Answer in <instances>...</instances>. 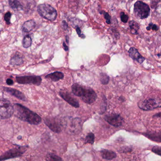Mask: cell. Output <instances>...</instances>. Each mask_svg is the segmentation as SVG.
I'll list each match as a JSON object with an SVG mask.
<instances>
[{"mask_svg": "<svg viewBox=\"0 0 161 161\" xmlns=\"http://www.w3.org/2000/svg\"><path fill=\"white\" fill-rule=\"evenodd\" d=\"M27 148L26 147H20L13 148L4 153L0 156V161H4L12 158L19 157L26 151Z\"/></svg>", "mask_w": 161, "mask_h": 161, "instance_id": "cell-6", "label": "cell"}, {"mask_svg": "<svg viewBox=\"0 0 161 161\" xmlns=\"http://www.w3.org/2000/svg\"><path fill=\"white\" fill-rule=\"evenodd\" d=\"M138 106L144 110H151L161 107V99L159 98L145 100L141 103H138Z\"/></svg>", "mask_w": 161, "mask_h": 161, "instance_id": "cell-7", "label": "cell"}, {"mask_svg": "<svg viewBox=\"0 0 161 161\" xmlns=\"http://www.w3.org/2000/svg\"><path fill=\"white\" fill-rule=\"evenodd\" d=\"M150 138L158 141H161V132L157 133L151 134L149 135Z\"/></svg>", "mask_w": 161, "mask_h": 161, "instance_id": "cell-26", "label": "cell"}, {"mask_svg": "<svg viewBox=\"0 0 161 161\" xmlns=\"http://www.w3.org/2000/svg\"><path fill=\"white\" fill-rule=\"evenodd\" d=\"M14 114L13 106L7 100H0V119H6Z\"/></svg>", "mask_w": 161, "mask_h": 161, "instance_id": "cell-4", "label": "cell"}, {"mask_svg": "<svg viewBox=\"0 0 161 161\" xmlns=\"http://www.w3.org/2000/svg\"><path fill=\"white\" fill-rule=\"evenodd\" d=\"M134 13L138 18L143 19L148 18L150 14V9L148 4L138 1L134 5Z\"/></svg>", "mask_w": 161, "mask_h": 161, "instance_id": "cell-3", "label": "cell"}, {"mask_svg": "<svg viewBox=\"0 0 161 161\" xmlns=\"http://www.w3.org/2000/svg\"><path fill=\"white\" fill-rule=\"evenodd\" d=\"M64 77V75L63 73L57 71V72H55L47 75L45 76V78L49 79L52 81L56 82L62 79Z\"/></svg>", "mask_w": 161, "mask_h": 161, "instance_id": "cell-16", "label": "cell"}, {"mask_svg": "<svg viewBox=\"0 0 161 161\" xmlns=\"http://www.w3.org/2000/svg\"><path fill=\"white\" fill-rule=\"evenodd\" d=\"M44 122L46 125L53 132L60 133L62 131V122L58 119L49 117L45 118Z\"/></svg>", "mask_w": 161, "mask_h": 161, "instance_id": "cell-8", "label": "cell"}, {"mask_svg": "<svg viewBox=\"0 0 161 161\" xmlns=\"http://www.w3.org/2000/svg\"><path fill=\"white\" fill-rule=\"evenodd\" d=\"M24 62L23 58L20 54H16L11 58L10 64L12 65H20Z\"/></svg>", "mask_w": 161, "mask_h": 161, "instance_id": "cell-18", "label": "cell"}, {"mask_svg": "<svg viewBox=\"0 0 161 161\" xmlns=\"http://www.w3.org/2000/svg\"><path fill=\"white\" fill-rule=\"evenodd\" d=\"M59 94L61 97L63 98L65 101L69 104L70 105L75 107V108L79 107L80 105L78 101L72 97L71 95L67 91H61Z\"/></svg>", "mask_w": 161, "mask_h": 161, "instance_id": "cell-11", "label": "cell"}, {"mask_svg": "<svg viewBox=\"0 0 161 161\" xmlns=\"http://www.w3.org/2000/svg\"><path fill=\"white\" fill-rule=\"evenodd\" d=\"M70 129L71 131H73V132L80 129V120L78 118L72 119L70 120Z\"/></svg>", "mask_w": 161, "mask_h": 161, "instance_id": "cell-17", "label": "cell"}, {"mask_svg": "<svg viewBox=\"0 0 161 161\" xmlns=\"http://www.w3.org/2000/svg\"><path fill=\"white\" fill-rule=\"evenodd\" d=\"M152 151L154 153L161 156V147H154L152 148Z\"/></svg>", "mask_w": 161, "mask_h": 161, "instance_id": "cell-31", "label": "cell"}, {"mask_svg": "<svg viewBox=\"0 0 161 161\" xmlns=\"http://www.w3.org/2000/svg\"><path fill=\"white\" fill-rule=\"evenodd\" d=\"M62 26L63 28L64 29L66 30L67 29V28H68V25H67V23H66V21H62Z\"/></svg>", "mask_w": 161, "mask_h": 161, "instance_id": "cell-34", "label": "cell"}, {"mask_svg": "<svg viewBox=\"0 0 161 161\" xmlns=\"http://www.w3.org/2000/svg\"><path fill=\"white\" fill-rule=\"evenodd\" d=\"M100 80L102 85H106L108 84L109 81V77L106 74L101 73L100 75Z\"/></svg>", "mask_w": 161, "mask_h": 161, "instance_id": "cell-23", "label": "cell"}, {"mask_svg": "<svg viewBox=\"0 0 161 161\" xmlns=\"http://www.w3.org/2000/svg\"><path fill=\"white\" fill-rule=\"evenodd\" d=\"M101 155L103 159L110 160L116 158L117 154L113 151L107 149H102L101 151Z\"/></svg>", "mask_w": 161, "mask_h": 161, "instance_id": "cell-15", "label": "cell"}, {"mask_svg": "<svg viewBox=\"0 0 161 161\" xmlns=\"http://www.w3.org/2000/svg\"><path fill=\"white\" fill-rule=\"evenodd\" d=\"M63 46L64 49L65 50V51H67V50H68V49H69L68 47L66 45V44H65V42H63Z\"/></svg>", "mask_w": 161, "mask_h": 161, "instance_id": "cell-35", "label": "cell"}, {"mask_svg": "<svg viewBox=\"0 0 161 161\" xmlns=\"http://www.w3.org/2000/svg\"><path fill=\"white\" fill-rule=\"evenodd\" d=\"M32 39L29 35H26L22 41V45L23 47L28 48L31 46Z\"/></svg>", "mask_w": 161, "mask_h": 161, "instance_id": "cell-22", "label": "cell"}, {"mask_svg": "<svg viewBox=\"0 0 161 161\" xmlns=\"http://www.w3.org/2000/svg\"><path fill=\"white\" fill-rule=\"evenodd\" d=\"M101 13L103 14L106 20V23L107 24H111V17L109 15V14L107 13H106L104 11H102V13Z\"/></svg>", "mask_w": 161, "mask_h": 161, "instance_id": "cell-29", "label": "cell"}, {"mask_svg": "<svg viewBox=\"0 0 161 161\" xmlns=\"http://www.w3.org/2000/svg\"><path fill=\"white\" fill-rule=\"evenodd\" d=\"M17 82L22 85H34L40 86L42 83V79L41 77L35 75H25L17 76L16 77Z\"/></svg>", "mask_w": 161, "mask_h": 161, "instance_id": "cell-5", "label": "cell"}, {"mask_svg": "<svg viewBox=\"0 0 161 161\" xmlns=\"http://www.w3.org/2000/svg\"><path fill=\"white\" fill-rule=\"evenodd\" d=\"M37 12L41 16L49 21H54L57 18V11L49 4L44 3L38 5Z\"/></svg>", "mask_w": 161, "mask_h": 161, "instance_id": "cell-2", "label": "cell"}, {"mask_svg": "<svg viewBox=\"0 0 161 161\" xmlns=\"http://www.w3.org/2000/svg\"><path fill=\"white\" fill-rule=\"evenodd\" d=\"M147 30L149 31L151 29L153 31H158V29H159V27L158 26H157V25H155V24H153V23H150L149 24L148 26V27H147L146 28Z\"/></svg>", "mask_w": 161, "mask_h": 161, "instance_id": "cell-28", "label": "cell"}, {"mask_svg": "<svg viewBox=\"0 0 161 161\" xmlns=\"http://www.w3.org/2000/svg\"><path fill=\"white\" fill-rule=\"evenodd\" d=\"M3 89L5 91L9 93V94L14 96L16 98L19 99V100L24 101H27V98L25 97V95L18 90L8 87H4Z\"/></svg>", "mask_w": 161, "mask_h": 161, "instance_id": "cell-13", "label": "cell"}, {"mask_svg": "<svg viewBox=\"0 0 161 161\" xmlns=\"http://www.w3.org/2000/svg\"><path fill=\"white\" fill-rule=\"evenodd\" d=\"M36 23L33 19L26 21L22 25V30L23 32L29 33L34 29Z\"/></svg>", "mask_w": 161, "mask_h": 161, "instance_id": "cell-14", "label": "cell"}, {"mask_svg": "<svg viewBox=\"0 0 161 161\" xmlns=\"http://www.w3.org/2000/svg\"><path fill=\"white\" fill-rule=\"evenodd\" d=\"M65 38H66V42H67V43H68V36H66V37H65Z\"/></svg>", "mask_w": 161, "mask_h": 161, "instance_id": "cell-36", "label": "cell"}, {"mask_svg": "<svg viewBox=\"0 0 161 161\" xmlns=\"http://www.w3.org/2000/svg\"><path fill=\"white\" fill-rule=\"evenodd\" d=\"M76 31L78 35H79V37L82 38H85V35L81 34V31H80V29L79 27H77L76 29Z\"/></svg>", "mask_w": 161, "mask_h": 161, "instance_id": "cell-32", "label": "cell"}, {"mask_svg": "<svg viewBox=\"0 0 161 161\" xmlns=\"http://www.w3.org/2000/svg\"><path fill=\"white\" fill-rule=\"evenodd\" d=\"M13 108L15 116L19 119L32 125H38L41 123V117L24 106L18 103L15 104Z\"/></svg>", "mask_w": 161, "mask_h": 161, "instance_id": "cell-1", "label": "cell"}, {"mask_svg": "<svg viewBox=\"0 0 161 161\" xmlns=\"http://www.w3.org/2000/svg\"><path fill=\"white\" fill-rule=\"evenodd\" d=\"M120 18L121 21L123 23H126L128 22L129 19V16L128 15L126 14L124 12H122L120 14Z\"/></svg>", "mask_w": 161, "mask_h": 161, "instance_id": "cell-27", "label": "cell"}, {"mask_svg": "<svg viewBox=\"0 0 161 161\" xmlns=\"http://www.w3.org/2000/svg\"><path fill=\"white\" fill-rule=\"evenodd\" d=\"M85 87L78 84H75L72 86V91L73 94L78 97L82 96Z\"/></svg>", "mask_w": 161, "mask_h": 161, "instance_id": "cell-19", "label": "cell"}, {"mask_svg": "<svg viewBox=\"0 0 161 161\" xmlns=\"http://www.w3.org/2000/svg\"><path fill=\"white\" fill-rule=\"evenodd\" d=\"M129 56L132 59L137 61L139 63H142L145 60V58L143 57L135 48H131L129 49Z\"/></svg>", "mask_w": 161, "mask_h": 161, "instance_id": "cell-12", "label": "cell"}, {"mask_svg": "<svg viewBox=\"0 0 161 161\" xmlns=\"http://www.w3.org/2000/svg\"><path fill=\"white\" fill-rule=\"evenodd\" d=\"M11 17H12V14L10 12H7L4 16V20L8 25H10L11 24L10 19H11Z\"/></svg>", "mask_w": 161, "mask_h": 161, "instance_id": "cell-30", "label": "cell"}, {"mask_svg": "<svg viewBox=\"0 0 161 161\" xmlns=\"http://www.w3.org/2000/svg\"><path fill=\"white\" fill-rule=\"evenodd\" d=\"M129 25L132 34H138V30L139 29V24L136 21L132 20L129 22Z\"/></svg>", "mask_w": 161, "mask_h": 161, "instance_id": "cell-21", "label": "cell"}, {"mask_svg": "<svg viewBox=\"0 0 161 161\" xmlns=\"http://www.w3.org/2000/svg\"><path fill=\"white\" fill-rule=\"evenodd\" d=\"M80 97L82 98L83 101L85 102L86 103L91 104L96 101L97 96L96 92L92 89L90 88H86L85 87L83 94Z\"/></svg>", "mask_w": 161, "mask_h": 161, "instance_id": "cell-9", "label": "cell"}, {"mask_svg": "<svg viewBox=\"0 0 161 161\" xmlns=\"http://www.w3.org/2000/svg\"><path fill=\"white\" fill-rule=\"evenodd\" d=\"M6 83H7V85H9V86H12V85H13V84H14V82L13 80L9 78L6 80Z\"/></svg>", "mask_w": 161, "mask_h": 161, "instance_id": "cell-33", "label": "cell"}, {"mask_svg": "<svg viewBox=\"0 0 161 161\" xmlns=\"http://www.w3.org/2000/svg\"><path fill=\"white\" fill-rule=\"evenodd\" d=\"M95 140V136L93 133H89L86 137V143L93 144Z\"/></svg>", "mask_w": 161, "mask_h": 161, "instance_id": "cell-24", "label": "cell"}, {"mask_svg": "<svg viewBox=\"0 0 161 161\" xmlns=\"http://www.w3.org/2000/svg\"><path fill=\"white\" fill-rule=\"evenodd\" d=\"M10 7L15 11H19L23 10V6L19 0H9Z\"/></svg>", "mask_w": 161, "mask_h": 161, "instance_id": "cell-20", "label": "cell"}, {"mask_svg": "<svg viewBox=\"0 0 161 161\" xmlns=\"http://www.w3.org/2000/svg\"><path fill=\"white\" fill-rule=\"evenodd\" d=\"M105 119L108 123L115 127H120L122 125L123 119L119 114H111L105 117Z\"/></svg>", "mask_w": 161, "mask_h": 161, "instance_id": "cell-10", "label": "cell"}, {"mask_svg": "<svg viewBox=\"0 0 161 161\" xmlns=\"http://www.w3.org/2000/svg\"><path fill=\"white\" fill-rule=\"evenodd\" d=\"M48 161H63L62 159L58 155L50 154L48 157Z\"/></svg>", "mask_w": 161, "mask_h": 161, "instance_id": "cell-25", "label": "cell"}]
</instances>
